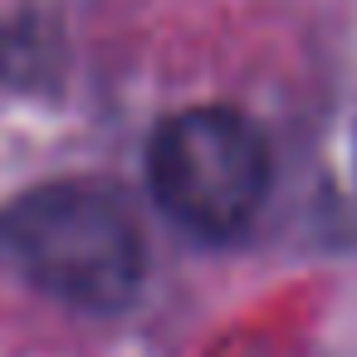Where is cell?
<instances>
[{
  "label": "cell",
  "instance_id": "6da1fadb",
  "mask_svg": "<svg viewBox=\"0 0 357 357\" xmlns=\"http://www.w3.org/2000/svg\"><path fill=\"white\" fill-rule=\"evenodd\" d=\"M6 255L74 308H123L142 284V230L103 181H54L0 215Z\"/></svg>",
  "mask_w": 357,
  "mask_h": 357
},
{
  "label": "cell",
  "instance_id": "7a4b0ae2",
  "mask_svg": "<svg viewBox=\"0 0 357 357\" xmlns=\"http://www.w3.org/2000/svg\"><path fill=\"white\" fill-rule=\"evenodd\" d=\"M147 176L152 196L181 230L201 240H230L259 215L274 181V157L245 113L186 108L157 128Z\"/></svg>",
  "mask_w": 357,
  "mask_h": 357
}]
</instances>
